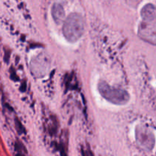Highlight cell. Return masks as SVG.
<instances>
[{
  "instance_id": "1",
  "label": "cell",
  "mask_w": 156,
  "mask_h": 156,
  "mask_svg": "<svg viewBox=\"0 0 156 156\" xmlns=\"http://www.w3.org/2000/svg\"><path fill=\"white\" fill-rule=\"evenodd\" d=\"M141 20L138 35L145 42L156 46V7L147 4L141 10Z\"/></svg>"
},
{
  "instance_id": "2",
  "label": "cell",
  "mask_w": 156,
  "mask_h": 156,
  "mask_svg": "<svg viewBox=\"0 0 156 156\" xmlns=\"http://www.w3.org/2000/svg\"><path fill=\"white\" fill-rule=\"evenodd\" d=\"M84 33V20L82 15L72 13L66 18L63 26V34L67 41L74 43Z\"/></svg>"
},
{
  "instance_id": "3",
  "label": "cell",
  "mask_w": 156,
  "mask_h": 156,
  "mask_svg": "<svg viewBox=\"0 0 156 156\" xmlns=\"http://www.w3.org/2000/svg\"><path fill=\"white\" fill-rule=\"evenodd\" d=\"M98 91L103 98L116 105H124L129 101V94L122 88H115L104 81L98 83Z\"/></svg>"
},
{
  "instance_id": "4",
  "label": "cell",
  "mask_w": 156,
  "mask_h": 156,
  "mask_svg": "<svg viewBox=\"0 0 156 156\" xmlns=\"http://www.w3.org/2000/svg\"><path fill=\"white\" fill-rule=\"evenodd\" d=\"M136 135L139 136V139L145 141V144L147 146H151L154 143V135L145 126H140L138 127L136 130Z\"/></svg>"
},
{
  "instance_id": "5",
  "label": "cell",
  "mask_w": 156,
  "mask_h": 156,
  "mask_svg": "<svg viewBox=\"0 0 156 156\" xmlns=\"http://www.w3.org/2000/svg\"><path fill=\"white\" fill-rule=\"evenodd\" d=\"M51 14L52 17H53L54 20L57 24H61L64 19V16H65V12H64V9L61 5L55 3L51 9Z\"/></svg>"
}]
</instances>
